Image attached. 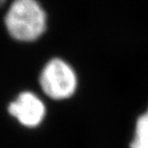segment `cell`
I'll use <instances>...</instances> for the list:
<instances>
[{
  "label": "cell",
  "instance_id": "1",
  "mask_svg": "<svg viewBox=\"0 0 148 148\" xmlns=\"http://www.w3.org/2000/svg\"><path fill=\"white\" fill-rule=\"evenodd\" d=\"M5 26L16 40L32 42L46 30V13L37 0H14L5 16Z\"/></svg>",
  "mask_w": 148,
  "mask_h": 148
},
{
  "label": "cell",
  "instance_id": "2",
  "mask_svg": "<svg viewBox=\"0 0 148 148\" xmlns=\"http://www.w3.org/2000/svg\"><path fill=\"white\" fill-rule=\"evenodd\" d=\"M40 86L46 96L53 100L70 98L78 87V78L73 67L63 59L47 62L40 74Z\"/></svg>",
  "mask_w": 148,
  "mask_h": 148
},
{
  "label": "cell",
  "instance_id": "3",
  "mask_svg": "<svg viewBox=\"0 0 148 148\" xmlns=\"http://www.w3.org/2000/svg\"><path fill=\"white\" fill-rule=\"evenodd\" d=\"M8 112L26 128L40 126L46 115L43 101L31 91H22L9 104Z\"/></svg>",
  "mask_w": 148,
  "mask_h": 148
},
{
  "label": "cell",
  "instance_id": "4",
  "mask_svg": "<svg viewBox=\"0 0 148 148\" xmlns=\"http://www.w3.org/2000/svg\"><path fill=\"white\" fill-rule=\"evenodd\" d=\"M130 148H148V110L138 118L135 137Z\"/></svg>",
  "mask_w": 148,
  "mask_h": 148
}]
</instances>
